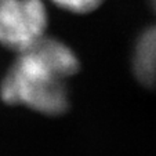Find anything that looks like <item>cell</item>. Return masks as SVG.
Masks as SVG:
<instances>
[{"label": "cell", "instance_id": "6da1fadb", "mask_svg": "<svg viewBox=\"0 0 156 156\" xmlns=\"http://www.w3.org/2000/svg\"><path fill=\"white\" fill-rule=\"evenodd\" d=\"M79 69V59L68 44L41 37L18 53L0 83V97L44 115H59L68 108L66 79Z\"/></svg>", "mask_w": 156, "mask_h": 156}, {"label": "cell", "instance_id": "7a4b0ae2", "mask_svg": "<svg viewBox=\"0 0 156 156\" xmlns=\"http://www.w3.org/2000/svg\"><path fill=\"white\" fill-rule=\"evenodd\" d=\"M48 14L41 0H0V44L25 51L44 37Z\"/></svg>", "mask_w": 156, "mask_h": 156}, {"label": "cell", "instance_id": "3957f363", "mask_svg": "<svg viewBox=\"0 0 156 156\" xmlns=\"http://www.w3.org/2000/svg\"><path fill=\"white\" fill-rule=\"evenodd\" d=\"M133 72L140 83L156 84V25L144 29L133 51Z\"/></svg>", "mask_w": 156, "mask_h": 156}, {"label": "cell", "instance_id": "277c9868", "mask_svg": "<svg viewBox=\"0 0 156 156\" xmlns=\"http://www.w3.org/2000/svg\"><path fill=\"white\" fill-rule=\"evenodd\" d=\"M51 2L59 9L77 14L90 12L102 3V0H51Z\"/></svg>", "mask_w": 156, "mask_h": 156}, {"label": "cell", "instance_id": "5b68a950", "mask_svg": "<svg viewBox=\"0 0 156 156\" xmlns=\"http://www.w3.org/2000/svg\"><path fill=\"white\" fill-rule=\"evenodd\" d=\"M152 3H153V7H155V10H156V0H152Z\"/></svg>", "mask_w": 156, "mask_h": 156}]
</instances>
